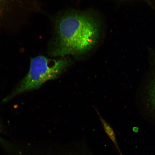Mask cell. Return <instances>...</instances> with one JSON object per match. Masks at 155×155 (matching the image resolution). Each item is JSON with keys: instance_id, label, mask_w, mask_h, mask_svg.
I'll return each mask as SVG.
<instances>
[{"instance_id": "6da1fadb", "label": "cell", "mask_w": 155, "mask_h": 155, "mask_svg": "<svg viewBox=\"0 0 155 155\" xmlns=\"http://www.w3.org/2000/svg\"><path fill=\"white\" fill-rule=\"evenodd\" d=\"M98 21L86 13H69L56 23V37L50 52L53 57L81 55L97 43L100 29Z\"/></svg>"}, {"instance_id": "7a4b0ae2", "label": "cell", "mask_w": 155, "mask_h": 155, "mask_svg": "<svg viewBox=\"0 0 155 155\" xmlns=\"http://www.w3.org/2000/svg\"><path fill=\"white\" fill-rule=\"evenodd\" d=\"M71 63L68 58L54 60L38 56L32 58L26 76L3 102L8 101L21 93L39 88L46 81L57 78Z\"/></svg>"}, {"instance_id": "3957f363", "label": "cell", "mask_w": 155, "mask_h": 155, "mask_svg": "<svg viewBox=\"0 0 155 155\" xmlns=\"http://www.w3.org/2000/svg\"><path fill=\"white\" fill-rule=\"evenodd\" d=\"M152 75L145 87V101L151 113L155 116V49L149 48Z\"/></svg>"}, {"instance_id": "277c9868", "label": "cell", "mask_w": 155, "mask_h": 155, "mask_svg": "<svg viewBox=\"0 0 155 155\" xmlns=\"http://www.w3.org/2000/svg\"><path fill=\"white\" fill-rule=\"evenodd\" d=\"M98 114L99 115L102 124L103 126L106 133L108 136V137H109L110 139H111L112 142L114 143V144H115L116 148L118 149L120 154L122 155L120 152V150L119 147H118L117 141H116L115 133H114L113 130H112L111 127L108 125V124L104 120V119H103L101 116L100 115V114L98 113Z\"/></svg>"}]
</instances>
